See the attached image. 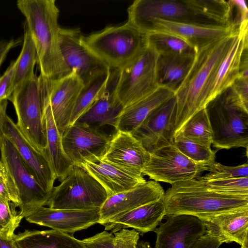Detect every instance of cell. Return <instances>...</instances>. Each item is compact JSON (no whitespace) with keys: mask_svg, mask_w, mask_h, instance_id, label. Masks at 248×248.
Listing matches in <instances>:
<instances>
[{"mask_svg":"<svg viewBox=\"0 0 248 248\" xmlns=\"http://www.w3.org/2000/svg\"><path fill=\"white\" fill-rule=\"evenodd\" d=\"M237 29L228 35L196 46L191 66L174 92V137L192 116L210 102L217 70L235 38Z\"/></svg>","mask_w":248,"mask_h":248,"instance_id":"1","label":"cell"},{"mask_svg":"<svg viewBox=\"0 0 248 248\" xmlns=\"http://www.w3.org/2000/svg\"><path fill=\"white\" fill-rule=\"evenodd\" d=\"M16 6L26 18L35 45L40 75L55 80L69 74L59 43L60 11L55 0H18Z\"/></svg>","mask_w":248,"mask_h":248,"instance_id":"2","label":"cell"},{"mask_svg":"<svg viewBox=\"0 0 248 248\" xmlns=\"http://www.w3.org/2000/svg\"><path fill=\"white\" fill-rule=\"evenodd\" d=\"M163 199L166 215H188L201 220L248 209V195L220 193L197 179L171 185Z\"/></svg>","mask_w":248,"mask_h":248,"instance_id":"3","label":"cell"},{"mask_svg":"<svg viewBox=\"0 0 248 248\" xmlns=\"http://www.w3.org/2000/svg\"><path fill=\"white\" fill-rule=\"evenodd\" d=\"M83 43L110 69L121 70L136 60L148 46L147 35L128 21L119 26L82 35Z\"/></svg>","mask_w":248,"mask_h":248,"instance_id":"4","label":"cell"},{"mask_svg":"<svg viewBox=\"0 0 248 248\" xmlns=\"http://www.w3.org/2000/svg\"><path fill=\"white\" fill-rule=\"evenodd\" d=\"M213 133V144L218 150L248 145V109L229 88L205 108Z\"/></svg>","mask_w":248,"mask_h":248,"instance_id":"5","label":"cell"},{"mask_svg":"<svg viewBox=\"0 0 248 248\" xmlns=\"http://www.w3.org/2000/svg\"><path fill=\"white\" fill-rule=\"evenodd\" d=\"M9 100L16 110L18 128L37 150L46 155V104L39 76L34 74L24 81L14 90Z\"/></svg>","mask_w":248,"mask_h":248,"instance_id":"6","label":"cell"},{"mask_svg":"<svg viewBox=\"0 0 248 248\" xmlns=\"http://www.w3.org/2000/svg\"><path fill=\"white\" fill-rule=\"evenodd\" d=\"M108 197L93 176L80 166L73 165L60 184L54 187L46 205L57 209L100 208Z\"/></svg>","mask_w":248,"mask_h":248,"instance_id":"7","label":"cell"},{"mask_svg":"<svg viewBox=\"0 0 248 248\" xmlns=\"http://www.w3.org/2000/svg\"><path fill=\"white\" fill-rule=\"evenodd\" d=\"M158 54L148 44L134 62L120 70L116 87V97L123 108L156 91Z\"/></svg>","mask_w":248,"mask_h":248,"instance_id":"8","label":"cell"},{"mask_svg":"<svg viewBox=\"0 0 248 248\" xmlns=\"http://www.w3.org/2000/svg\"><path fill=\"white\" fill-rule=\"evenodd\" d=\"M127 14V21L133 25L155 18L211 25L205 0H136L128 7Z\"/></svg>","mask_w":248,"mask_h":248,"instance_id":"9","label":"cell"},{"mask_svg":"<svg viewBox=\"0 0 248 248\" xmlns=\"http://www.w3.org/2000/svg\"><path fill=\"white\" fill-rule=\"evenodd\" d=\"M0 160L10 173L20 201L19 213L25 217L46 205L51 194L46 192L32 175L12 141L4 137L0 147Z\"/></svg>","mask_w":248,"mask_h":248,"instance_id":"10","label":"cell"},{"mask_svg":"<svg viewBox=\"0 0 248 248\" xmlns=\"http://www.w3.org/2000/svg\"><path fill=\"white\" fill-rule=\"evenodd\" d=\"M212 164L196 163L183 154L172 144L150 153V158L141 171L156 182L172 185L196 179Z\"/></svg>","mask_w":248,"mask_h":248,"instance_id":"11","label":"cell"},{"mask_svg":"<svg viewBox=\"0 0 248 248\" xmlns=\"http://www.w3.org/2000/svg\"><path fill=\"white\" fill-rule=\"evenodd\" d=\"M82 35L79 28H60L59 43L63 62L70 73L74 72L85 85L110 68L83 43Z\"/></svg>","mask_w":248,"mask_h":248,"instance_id":"12","label":"cell"},{"mask_svg":"<svg viewBox=\"0 0 248 248\" xmlns=\"http://www.w3.org/2000/svg\"><path fill=\"white\" fill-rule=\"evenodd\" d=\"M39 77L44 97L62 135L70 124L76 100L84 85L74 72L55 80L47 79L40 75Z\"/></svg>","mask_w":248,"mask_h":248,"instance_id":"13","label":"cell"},{"mask_svg":"<svg viewBox=\"0 0 248 248\" xmlns=\"http://www.w3.org/2000/svg\"><path fill=\"white\" fill-rule=\"evenodd\" d=\"M176 111L174 95L153 110L131 134L149 153L172 145Z\"/></svg>","mask_w":248,"mask_h":248,"instance_id":"14","label":"cell"},{"mask_svg":"<svg viewBox=\"0 0 248 248\" xmlns=\"http://www.w3.org/2000/svg\"><path fill=\"white\" fill-rule=\"evenodd\" d=\"M111 138L100 129L74 123L62 133V143L66 156L77 165L84 159L103 157Z\"/></svg>","mask_w":248,"mask_h":248,"instance_id":"15","label":"cell"},{"mask_svg":"<svg viewBox=\"0 0 248 248\" xmlns=\"http://www.w3.org/2000/svg\"><path fill=\"white\" fill-rule=\"evenodd\" d=\"M134 26L146 34L160 32L174 35L186 39L195 46L228 35L236 29L233 26L200 25L157 18L141 22Z\"/></svg>","mask_w":248,"mask_h":248,"instance_id":"16","label":"cell"},{"mask_svg":"<svg viewBox=\"0 0 248 248\" xmlns=\"http://www.w3.org/2000/svg\"><path fill=\"white\" fill-rule=\"evenodd\" d=\"M100 208L57 209L41 206L25 218L31 223L67 233L85 230L98 223Z\"/></svg>","mask_w":248,"mask_h":248,"instance_id":"17","label":"cell"},{"mask_svg":"<svg viewBox=\"0 0 248 248\" xmlns=\"http://www.w3.org/2000/svg\"><path fill=\"white\" fill-rule=\"evenodd\" d=\"M155 248H191L206 232L204 223L188 215H173L154 231Z\"/></svg>","mask_w":248,"mask_h":248,"instance_id":"18","label":"cell"},{"mask_svg":"<svg viewBox=\"0 0 248 248\" xmlns=\"http://www.w3.org/2000/svg\"><path fill=\"white\" fill-rule=\"evenodd\" d=\"M4 134L13 143L40 186L46 192L51 194L56 179L46 155L30 143L8 115L4 122Z\"/></svg>","mask_w":248,"mask_h":248,"instance_id":"19","label":"cell"},{"mask_svg":"<svg viewBox=\"0 0 248 248\" xmlns=\"http://www.w3.org/2000/svg\"><path fill=\"white\" fill-rule=\"evenodd\" d=\"M162 187L154 180L108 197L100 208L98 223L163 198Z\"/></svg>","mask_w":248,"mask_h":248,"instance_id":"20","label":"cell"},{"mask_svg":"<svg viewBox=\"0 0 248 248\" xmlns=\"http://www.w3.org/2000/svg\"><path fill=\"white\" fill-rule=\"evenodd\" d=\"M102 157L128 171L142 175L150 153L131 133L116 131Z\"/></svg>","mask_w":248,"mask_h":248,"instance_id":"21","label":"cell"},{"mask_svg":"<svg viewBox=\"0 0 248 248\" xmlns=\"http://www.w3.org/2000/svg\"><path fill=\"white\" fill-rule=\"evenodd\" d=\"M77 165L101 184L108 197L133 188L146 181L142 175L123 169L102 157L84 159Z\"/></svg>","mask_w":248,"mask_h":248,"instance_id":"22","label":"cell"},{"mask_svg":"<svg viewBox=\"0 0 248 248\" xmlns=\"http://www.w3.org/2000/svg\"><path fill=\"white\" fill-rule=\"evenodd\" d=\"M119 73L120 70L111 69L105 90L75 123L98 129L106 125L115 128L117 118L123 108L115 94Z\"/></svg>","mask_w":248,"mask_h":248,"instance_id":"23","label":"cell"},{"mask_svg":"<svg viewBox=\"0 0 248 248\" xmlns=\"http://www.w3.org/2000/svg\"><path fill=\"white\" fill-rule=\"evenodd\" d=\"M163 198L143 205L109 219L100 224L105 230L114 233L123 229L133 228L141 233L154 231L166 216Z\"/></svg>","mask_w":248,"mask_h":248,"instance_id":"24","label":"cell"},{"mask_svg":"<svg viewBox=\"0 0 248 248\" xmlns=\"http://www.w3.org/2000/svg\"><path fill=\"white\" fill-rule=\"evenodd\" d=\"M248 21L238 27L235 38L217 70L210 101L230 88L239 77L241 56L245 48L248 47Z\"/></svg>","mask_w":248,"mask_h":248,"instance_id":"25","label":"cell"},{"mask_svg":"<svg viewBox=\"0 0 248 248\" xmlns=\"http://www.w3.org/2000/svg\"><path fill=\"white\" fill-rule=\"evenodd\" d=\"M174 96V92L160 86L147 96L123 108L115 127L116 131L132 133L155 109Z\"/></svg>","mask_w":248,"mask_h":248,"instance_id":"26","label":"cell"},{"mask_svg":"<svg viewBox=\"0 0 248 248\" xmlns=\"http://www.w3.org/2000/svg\"><path fill=\"white\" fill-rule=\"evenodd\" d=\"M206 232L222 244L235 242L241 245L248 237V209L221 214L202 220Z\"/></svg>","mask_w":248,"mask_h":248,"instance_id":"27","label":"cell"},{"mask_svg":"<svg viewBox=\"0 0 248 248\" xmlns=\"http://www.w3.org/2000/svg\"><path fill=\"white\" fill-rule=\"evenodd\" d=\"M13 240L18 248H87L72 235L52 229L25 230L15 234Z\"/></svg>","mask_w":248,"mask_h":248,"instance_id":"28","label":"cell"},{"mask_svg":"<svg viewBox=\"0 0 248 248\" xmlns=\"http://www.w3.org/2000/svg\"><path fill=\"white\" fill-rule=\"evenodd\" d=\"M45 102L47 140L45 155L56 179L61 182L66 177L73 164L64 152L62 143V135L55 124L49 104L45 99Z\"/></svg>","mask_w":248,"mask_h":248,"instance_id":"29","label":"cell"},{"mask_svg":"<svg viewBox=\"0 0 248 248\" xmlns=\"http://www.w3.org/2000/svg\"><path fill=\"white\" fill-rule=\"evenodd\" d=\"M195 54V51L187 54L158 55L157 75L159 86L175 92L191 67Z\"/></svg>","mask_w":248,"mask_h":248,"instance_id":"30","label":"cell"},{"mask_svg":"<svg viewBox=\"0 0 248 248\" xmlns=\"http://www.w3.org/2000/svg\"><path fill=\"white\" fill-rule=\"evenodd\" d=\"M110 74L111 69L83 86L76 100L69 125L74 124L103 92L107 86Z\"/></svg>","mask_w":248,"mask_h":248,"instance_id":"31","label":"cell"},{"mask_svg":"<svg viewBox=\"0 0 248 248\" xmlns=\"http://www.w3.org/2000/svg\"><path fill=\"white\" fill-rule=\"evenodd\" d=\"M17 61L14 81V91L24 81L33 76L37 54L29 30L26 25L23 44Z\"/></svg>","mask_w":248,"mask_h":248,"instance_id":"32","label":"cell"},{"mask_svg":"<svg viewBox=\"0 0 248 248\" xmlns=\"http://www.w3.org/2000/svg\"><path fill=\"white\" fill-rule=\"evenodd\" d=\"M178 134L200 144L211 147L213 143V133L205 108L192 116Z\"/></svg>","mask_w":248,"mask_h":248,"instance_id":"33","label":"cell"},{"mask_svg":"<svg viewBox=\"0 0 248 248\" xmlns=\"http://www.w3.org/2000/svg\"><path fill=\"white\" fill-rule=\"evenodd\" d=\"M147 35L148 44L158 55L187 54L195 51L196 46L189 41L170 34L155 32Z\"/></svg>","mask_w":248,"mask_h":248,"instance_id":"34","label":"cell"},{"mask_svg":"<svg viewBox=\"0 0 248 248\" xmlns=\"http://www.w3.org/2000/svg\"><path fill=\"white\" fill-rule=\"evenodd\" d=\"M173 145L183 154L192 161L197 163L215 162L217 150H212L207 147L177 134L174 138Z\"/></svg>","mask_w":248,"mask_h":248,"instance_id":"35","label":"cell"},{"mask_svg":"<svg viewBox=\"0 0 248 248\" xmlns=\"http://www.w3.org/2000/svg\"><path fill=\"white\" fill-rule=\"evenodd\" d=\"M13 203L0 197V234L12 238L23 218Z\"/></svg>","mask_w":248,"mask_h":248,"instance_id":"36","label":"cell"},{"mask_svg":"<svg viewBox=\"0 0 248 248\" xmlns=\"http://www.w3.org/2000/svg\"><path fill=\"white\" fill-rule=\"evenodd\" d=\"M207 173L199 179L201 181L225 179L234 178L248 177V163L236 166H227L218 162H214L208 168Z\"/></svg>","mask_w":248,"mask_h":248,"instance_id":"37","label":"cell"},{"mask_svg":"<svg viewBox=\"0 0 248 248\" xmlns=\"http://www.w3.org/2000/svg\"><path fill=\"white\" fill-rule=\"evenodd\" d=\"M202 181L211 189L220 193L235 195H248V177Z\"/></svg>","mask_w":248,"mask_h":248,"instance_id":"38","label":"cell"},{"mask_svg":"<svg viewBox=\"0 0 248 248\" xmlns=\"http://www.w3.org/2000/svg\"><path fill=\"white\" fill-rule=\"evenodd\" d=\"M0 197L14 203L16 207L20 205L18 191L15 182L6 167L0 160Z\"/></svg>","mask_w":248,"mask_h":248,"instance_id":"39","label":"cell"},{"mask_svg":"<svg viewBox=\"0 0 248 248\" xmlns=\"http://www.w3.org/2000/svg\"><path fill=\"white\" fill-rule=\"evenodd\" d=\"M139 239V232L123 229L114 233L113 248H136Z\"/></svg>","mask_w":248,"mask_h":248,"instance_id":"40","label":"cell"},{"mask_svg":"<svg viewBox=\"0 0 248 248\" xmlns=\"http://www.w3.org/2000/svg\"><path fill=\"white\" fill-rule=\"evenodd\" d=\"M17 61L11 62L3 74L0 77V101L9 100L14 92V81Z\"/></svg>","mask_w":248,"mask_h":248,"instance_id":"41","label":"cell"},{"mask_svg":"<svg viewBox=\"0 0 248 248\" xmlns=\"http://www.w3.org/2000/svg\"><path fill=\"white\" fill-rule=\"evenodd\" d=\"M113 239L112 233L104 230L81 241L87 248H113Z\"/></svg>","mask_w":248,"mask_h":248,"instance_id":"42","label":"cell"},{"mask_svg":"<svg viewBox=\"0 0 248 248\" xmlns=\"http://www.w3.org/2000/svg\"><path fill=\"white\" fill-rule=\"evenodd\" d=\"M230 88L239 101L248 109V78L238 77Z\"/></svg>","mask_w":248,"mask_h":248,"instance_id":"43","label":"cell"},{"mask_svg":"<svg viewBox=\"0 0 248 248\" xmlns=\"http://www.w3.org/2000/svg\"><path fill=\"white\" fill-rule=\"evenodd\" d=\"M231 9L236 13L232 19V24L237 28L243 22L248 21V9L244 0H231L229 1Z\"/></svg>","mask_w":248,"mask_h":248,"instance_id":"44","label":"cell"},{"mask_svg":"<svg viewBox=\"0 0 248 248\" xmlns=\"http://www.w3.org/2000/svg\"><path fill=\"white\" fill-rule=\"evenodd\" d=\"M221 244H222L217 237L205 232L191 248H219Z\"/></svg>","mask_w":248,"mask_h":248,"instance_id":"45","label":"cell"},{"mask_svg":"<svg viewBox=\"0 0 248 248\" xmlns=\"http://www.w3.org/2000/svg\"><path fill=\"white\" fill-rule=\"evenodd\" d=\"M20 42V39L0 41V67L9 51L13 47L18 46Z\"/></svg>","mask_w":248,"mask_h":248,"instance_id":"46","label":"cell"},{"mask_svg":"<svg viewBox=\"0 0 248 248\" xmlns=\"http://www.w3.org/2000/svg\"><path fill=\"white\" fill-rule=\"evenodd\" d=\"M8 105L7 100L0 101V147L2 140L5 137L4 134V126L6 114V108Z\"/></svg>","mask_w":248,"mask_h":248,"instance_id":"47","label":"cell"},{"mask_svg":"<svg viewBox=\"0 0 248 248\" xmlns=\"http://www.w3.org/2000/svg\"><path fill=\"white\" fill-rule=\"evenodd\" d=\"M0 248H18L13 238H8L0 234Z\"/></svg>","mask_w":248,"mask_h":248,"instance_id":"48","label":"cell"},{"mask_svg":"<svg viewBox=\"0 0 248 248\" xmlns=\"http://www.w3.org/2000/svg\"><path fill=\"white\" fill-rule=\"evenodd\" d=\"M136 248H152L148 242L140 241L138 242Z\"/></svg>","mask_w":248,"mask_h":248,"instance_id":"49","label":"cell"},{"mask_svg":"<svg viewBox=\"0 0 248 248\" xmlns=\"http://www.w3.org/2000/svg\"><path fill=\"white\" fill-rule=\"evenodd\" d=\"M248 237L246 238L243 243L241 245L240 248H248Z\"/></svg>","mask_w":248,"mask_h":248,"instance_id":"50","label":"cell"}]
</instances>
